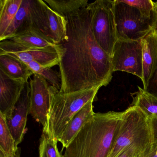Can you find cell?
I'll use <instances>...</instances> for the list:
<instances>
[{"label": "cell", "mask_w": 157, "mask_h": 157, "mask_svg": "<svg viewBox=\"0 0 157 157\" xmlns=\"http://www.w3.org/2000/svg\"><path fill=\"white\" fill-rule=\"evenodd\" d=\"M67 37L59 44L64 50L59 66L60 93L106 86L113 78L111 57L94 35L89 6L67 16Z\"/></svg>", "instance_id": "1"}, {"label": "cell", "mask_w": 157, "mask_h": 157, "mask_svg": "<svg viewBox=\"0 0 157 157\" xmlns=\"http://www.w3.org/2000/svg\"><path fill=\"white\" fill-rule=\"evenodd\" d=\"M23 0H0V36L15 18Z\"/></svg>", "instance_id": "20"}, {"label": "cell", "mask_w": 157, "mask_h": 157, "mask_svg": "<svg viewBox=\"0 0 157 157\" xmlns=\"http://www.w3.org/2000/svg\"><path fill=\"white\" fill-rule=\"evenodd\" d=\"M50 8L59 15L66 17L85 8L88 0H44Z\"/></svg>", "instance_id": "21"}, {"label": "cell", "mask_w": 157, "mask_h": 157, "mask_svg": "<svg viewBox=\"0 0 157 157\" xmlns=\"http://www.w3.org/2000/svg\"><path fill=\"white\" fill-rule=\"evenodd\" d=\"M34 0H23L20 9L0 41L9 40L30 27L34 28Z\"/></svg>", "instance_id": "14"}, {"label": "cell", "mask_w": 157, "mask_h": 157, "mask_svg": "<svg viewBox=\"0 0 157 157\" xmlns=\"http://www.w3.org/2000/svg\"><path fill=\"white\" fill-rule=\"evenodd\" d=\"M18 148L7 124L6 117L0 113V157H14Z\"/></svg>", "instance_id": "18"}, {"label": "cell", "mask_w": 157, "mask_h": 157, "mask_svg": "<svg viewBox=\"0 0 157 157\" xmlns=\"http://www.w3.org/2000/svg\"><path fill=\"white\" fill-rule=\"evenodd\" d=\"M26 82L11 78L0 70V113L6 118L10 115Z\"/></svg>", "instance_id": "11"}, {"label": "cell", "mask_w": 157, "mask_h": 157, "mask_svg": "<svg viewBox=\"0 0 157 157\" xmlns=\"http://www.w3.org/2000/svg\"><path fill=\"white\" fill-rule=\"evenodd\" d=\"M120 2L137 9L145 17L149 19L154 17V5L151 0H122Z\"/></svg>", "instance_id": "24"}, {"label": "cell", "mask_w": 157, "mask_h": 157, "mask_svg": "<svg viewBox=\"0 0 157 157\" xmlns=\"http://www.w3.org/2000/svg\"><path fill=\"white\" fill-rule=\"evenodd\" d=\"M136 92L132 94L131 105L140 108L149 117H157V97L138 87Z\"/></svg>", "instance_id": "19"}, {"label": "cell", "mask_w": 157, "mask_h": 157, "mask_svg": "<svg viewBox=\"0 0 157 157\" xmlns=\"http://www.w3.org/2000/svg\"><path fill=\"white\" fill-rule=\"evenodd\" d=\"M153 144L150 117L140 108L131 105L123 112L121 124L107 157H118L128 148L147 157Z\"/></svg>", "instance_id": "3"}, {"label": "cell", "mask_w": 157, "mask_h": 157, "mask_svg": "<svg viewBox=\"0 0 157 157\" xmlns=\"http://www.w3.org/2000/svg\"><path fill=\"white\" fill-rule=\"evenodd\" d=\"M118 157H144L132 148L126 149Z\"/></svg>", "instance_id": "26"}, {"label": "cell", "mask_w": 157, "mask_h": 157, "mask_svg": "<svg viewBox=\"0 0 157 157\" xmlns=\"http://www.w3.org/2000/svg\"><path fill=\"white\" fill-rule=\"evenodd\" d=\"M153 4L154 5V16H155V20L157 23V1L153 2Z\"/></svg>", "instance_id": "29"}, {"label": "cell", "mask_w": 157, "mask_h": 157, "mask_svg": "<svg viewBox=\"0 0 157 157\" xmlns=\"http://www.w3.org/2000/svg\"><path fill=\"white\" fill-rule=\"evenodd\" d=\"M30 87L26 82L21 94L10 115L6 118L7 124L15 140L16 146L22 141L26 133L27 116L30 114Z\"/></svg>", "instance_id": "10"}, {"label": "cell", "mask_w": 157, "mask_h": 157, "mask_svg": "<svg viewBox=\"0 0 157 157\" xmlns=\"http://www.w3.org/2000/svg\"><path fill=\"white\" fill-rule=\"evenodd\" d=\"M24 45L37 48H60V44H56L53 41L41 32L31 27L9 39Z\"/></svg>", "instance_id": "16"}, {"label": "cell", "mask_w": 157, "mask_h": 157, "mask_svg": "<svg viewBox=\"0 0 157 157\" xmlns=\"http://www.w3.org/2000/svg\"><path fill=\"white\" fill-rule=\"evenodd\" d=\"M142 42L143 51V89L157 69V27L147 35Z\"/></svg>", "instance_id": "12"}, {"label": "cell", "mask_w": 157, "mask_h": 157, "mask_svg": "<svg viewBox=\"0 0 157 157\" xmlns=\"http://www.w3.org/2000/svg\"><path fill=\"white\" fill-rule=\"evenodd\" d=\"M147 157H157V143L153 144L151 151Z\"/></svg>", "instance_id": "28"}, {"label": "cell", "mask_w": 157, "mask_h": 157, "mask_svg": "<svg viewBox=\"0 0 157 157\" xmlns=\"http://www.w3.org/2000/svg\"><path fill=\"white\" fill-rule=\"evenodd\" d=\"M44 8L45 35L59 44L67 37V19L53 10L44 1Z\"/></svg>", "instance_id": "13"}, {"label": "cell", "mask_w": 157, "mask_h": 157, "mask_svg": "<svg viewBox=\"0 0 157 157\" xmlns=\"http://www.w3.org/2000/svg\"><path fill=\"white\" fill-rule=\"evenodd\" d=\"M153 144L157 143V117H150Z\"/></svg>", "instance_id": "27"}, {"label": "cell", "mask_w": 157, "mask_h": 157, "mask_svg": "<svg viewBox=\"0 0 157 157\" xmlns=\"http://www.w3.org/2000/svg\"><path fill=\"white\" fill-rule=\"evenodd\" d=\"M34 74H37L44 78L48 82L59 91L61 86V76L60 72L53 70L51 67H45L36 62L27 64Z\"/></svg>", "instance_id": "22"}, {"label": "cell", "mask_w": 157, "mask_h": 157, "mask_svg": "<svg viewBox=\"0 0 157 157\" xmlns=\"http://www.w3.org/2000/svg\"><path fill=\"white\" fill-rule=\"evenodd\" d=\"M115 20L119 40L138 41L157 27L155 16L145 17L134 7L115 0Z\"/></svg>", "instance_id": "5"}, {"label": "cell", "mask_w": 157, "mask_h": 157, "mask_svg": "<svg viewBox=\"0 0 157 157\" xmlns=\"http://www.w3.org/2000/svg\"><path fill=\"white\" fill-rule=\"evenodd\" d=\"M113 71H123L143 79V51L141 40L118 39L111 56Z\"/></svg>", "instance_id": "8"}, {"label": "cell", "mask_w": 157, "mask_h": 157, "mask_svg": "<svg viewBox=\"0 0 157 157\" xmlns=\"http://www.w3.org/2000/svg\"><path fill=\"white\" fill-rule=\"evenodd\" d=\"M0 70L11 78L27 82L33 72L28 65L15 58L0 56Z\"/></svg>", "instance_id": "17"}, {"label": "cell", "mask_w": 157, "mask_h": 157, "mask_svg": "<svg viewBox=\"0 0 157 157\" xmlns=\"http://www.w3.org/2000/svg\"><path fill=\"white\" fill-rule=\"evenodd\" d=\"M100 88L66 93L49 86L51 105L43 133L57 140L73 117L87 103L95 100Z\"/></svg>", "instance_id": "4"}, {"label": "cell", "mask_w": 157, "mask_h": 157, "mask_svg": "<svg viewBox=\"0 0 157 157\" xmlns=\"http://www.w3.org/2000/svg\"><path fill=\"white\" fill-rule=\"evenodd\" d=\"M94 100L87 103L72 118L61 133L58 141L62 144L61 152L76 136L82 127L93 117L94 113L93 103Z\"/></svg>", "instance_id": "15"}, {"label": "cell", "mask_w": 157, "mask_h": 157, "mask_svg": "<svg viewBox=\"0 0 157 157\" xmlns=\"http://www.w3.org/2000/svg\"><path fill=\"white\" fill-rule=\"evenodd\" d=\"M123 112L94 113L66 148L63 157H107Z\"/></svg>", "instance_id": "2"}, {"label": "cell", "mask_w": 157, "mask_h": 157, "mask_svg": "<svg viewBox=\"0 0 157 157\" xmlns=\"http://www.w3.org/2000/svg\"><path fill=\"white\" fill-rule=\"evenodd\" d=\"M144 90L157 97V69L149 80L147 88Z\"/></svg>", "instance_id": "25"}, {"label": "cell", "mask_w": 157, "mask_h": 157, "mask_svg": "<svg viewBox=\"0 0 157 157\" xmlns=\"http://www.w3.org/2000/svg\"><path fill=\"white\" fill-rule=\"evenodd\" d=\"M64 53L62 47L40 48L24 45L11 40L0 42V56H10L26 64L34 61L44 67L52 68L59 65Z\"/></svg>", "instance_id": "7"}, {"label": "cell", "mask_w": 157, "mask_h": 157, "mask_svg": "<svg viewBox=\"0 0 157 157\" xmlns=\"http://www.w3.org/2000/svg\"><path fill=\"white\" fill-rule=\"evenodd\" d=\"M30 87V114L36 121L45 126L51 105L49 85L40 75L34 74L29 82Z\"/></svg>", "instance_id": "9"}, {"label": "cell", "mask_w": 157, "mask_h": 157, "mask_svg": "<svg viewBox=\"0 0 157 157\" xmlns=\"http://www.w3.org/2000/svg\"><path fill=\"white\" fill-rule=\"evenodd\" d=\"M57 140L43 133L40 139L39 157H63L59 151Z\"/></svg>", "instance_id": "23"}, {"label": "cell", "mask_w": 157, "mask_h": 157, "mask_svg": "<svg viewBox=\"0 0 157 157\" xmlns=\"http://www.w3.org/2000/svg\"><path fill=\"white\" fill-rule=\"evenodd\" d=\"M92 13V25L95 39L101 48L112 56L118 40L115 20L114 1L97 0L89 3Z\"/></svg>", "instance_id": "6"}]
</instances>
